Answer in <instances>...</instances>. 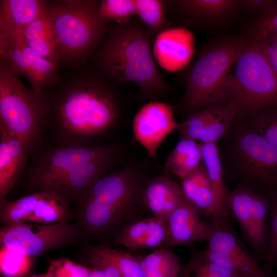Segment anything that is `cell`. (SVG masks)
Returning <instances> with one entry per match:
<instances>
[{"label":"cell","mask_w":277,"mask_h":277,"mask_svg":"<svg viewBox=\"0 0 277 277\" xmlns=\"http://www.w3.org/2000/svg\"><path fill=\"white\" fill-rule=\"evenodd\" d=\"M146 184L127 168L98 179L75 203L72 225L79 242L108 246L128 226L153 216L143 200Z\"/></svg>","instance_id":"6da1fadb"},{"label":"cell","mask_w":277,"mask_h":277,"mask_svg":"<svg viewBox=\"0 0 277 277\" xmlns=\"http://www.w3.org/2000/svg\"><path fill=\"white\" fill-rule=\"evenodd\" d=\"M155 37L134 16L117 23L108 34L96 55L101 71L116 83H132L148 102L166 94L168 83L154 62L152 46Z\"/></svg>","instance_id":"7a4b0ae2"},{"label":"cell","mask_w":277,"mask_h":277,"mask_svg":"<svg viewBox=\"0 0 277 277\" xmlns=\"http://www.w3.org/2000/svg\"><path fill=\"white\" fill-rule=\"evenodd\" d=\"M121 105L115 88L99 77L66 90L56 104L54 128L58 145H92L116 125Z\"/></svg>","instance_id":"3957f363"},{"label":"cell","mask_w":277,"mask_h":277,"mask_svg":"<svg viewBox=\"0 0 277 277\" xmlns=\"http://www.w3.org/2000/svg\"><path fill=\"white\" fill-rule=\"evenodd\" d=\"M217 145L225 177L270 201L277 195V149L243 119L235 118Z\"/></svg>","instance_id":"277c9868"},{"label":"cell","mask_w":277,"mask_h":277,"mask_svg":"<svg viewBox=\"0 0 277 277\" xmlns=\"http://www.w3.org/2000/svg\"><path fill=\"white\" fill-rule=\"evenodd\" d=\"M244 39L243 33L221 36L198 48L195 60L183 71L185 90L175 108L188 113L226 104L225 85Z\"/></svg>","instance_id":"5b68a950"},{"label":"cell","mask_w":277,"mask_h":277,"mask_svg":"<svg viewBox=\"0 0 277 277\" xmlns=\"http://www.w3.org/2000/svg\"><path fill=\"white\" fill-rule=\"evenodd\" d=\"M225 89L226 103L235 107L236 118L277 106V74L254 39L245 36Z\"/></svg>","instance_id":"8992f818"},{"label":"cell","mask_w":277,"mask_h":277,"mask_svg":"<svg viewBox=\"0 0 277 277\" xmlns=\"http://www.w3.org/2000/svg\"><path fill=\"white\" fill-rule=\"evenodd\" d=\"M44 95L26 88L4 62L0 65V129L17 137L28 156L33 154L46 126Z\"/></svg>","instance_id":"52a82bcc"},{"label":"cell","mask_w":277,"mask_h":277,"mask_svg":"<svg viewBox=\"0 0 277 277\" xmlns=\"http://www.w3.org/2000/svg\"><path fill=\"white\" fill-rule=\"evenodd\" d=\"M94 1H63L47 11L60 60H73L93 50L103 39L107 20L98 12Z\"/></svg>","instance_id":"ba28073f"},{"label":"cell","mask_w":277,"mask_h":277,"mask_svg":"<svg viewBox=\"0 0 277 277\" xmlns=\"http://www.w3.org/2000/svg\"><path fill=\"white\" fill-rule=\"evenodd\" d=\"M118 151L111 144L58 145L38 153L26 172L27 187L32 192L47 191L58 180L84 163Z\"/></svg>","instance_id":"9c48e42d"},{"label":"cell","mask_w":277,"mask_h":277,"mask_svg":"<svg viewBox=\"0 0 277 277\" xmlns=\"http://www.w3.org/2000/svg\"><path fill=\"white\" fill-rule=\"evenodd\" d=\"M79 242L69 222L49 224L22 223L3 225L0 247L16 251L32 258L55 248L72 246Z\"/></svg>","instance_id":"30bf717a"},{"label":"cell","mask_w":277,"mask_h":277,"mask_svg":"<svg viewBox=\"0 0 277 277\" xmlns=\"http://www.w3.org/2000/svg\"><path fill=\"white\" fill-rule=\"evenodd\" d=\"M166 11L183 26L212 31L228 25L242 11V0L164 1Z\"/></svg>","instance_id":"8fae6325"},{"label":"cell","mask_w":277,"mask_h":277,"mask_svg":"<svg viewBox=\"0 0 277 277\" xmlns=\"http://www.w3.org/2000/svg\"><path fill=\"white\" fill-rule=\"evenodd\" d=\"M207 242V247L202 251L207 259L239 277H267L259 262L238 237L232 226L212 225Z\"/></svg>","instance_id":"7c38bea8"},{"label":"cell","mask_w":277,"mask_h":277,"mask_svg":"<svg viewBox=\"0 0 277 277\" xmlns=\"http://www.w3.org/2000/svg\"><path fill=\"white\" fill-rule=\"evenodd\" d=\"M175 109L174 106L153 101L144 105L134 117L132 130L135 139L153 158L166 137L176 130Z\"/></svg>","instance_id":"4fadbf2b"},{"label":"cell","mask_w":277,"mask_h":277,"mask_svg":"<svg viewBox=\"0 0 277 277\" xmlns=\"http://www.w3.org/2000/svg\"><path fill=\"white\" fill-rule=\"evenodd\" d=\"M1 61L17 75L27 78L32 90L44 95V89L55 80L57 65L38 55L19 37L0 49Z\"/></svg>","instance_id":"5bb4252c"},{"label":"cell","mask_w":277,"mask_h":277,"mask_svg":"<svg viewBox=\"0 0 277 277\" xmlns=\"http://www.w3.org/2000/svg\"><path fill=\"white\" fill-rule=\"evenodd\" d=\"M236 117L235 107L230 103L191 111L176 130L181 138L201 144L217 143L230 129Z\"/></svg>","instance_id":"9a60e30c"},{"label":"cell","mask_w":277,"mask_h":277,"mask_svg":"<svg viewBox=\"0 0 277 277\" xmlns=\"http://www.w3.org/2000/svg\"><path fill=\"white\" fill-rule=\"evenodd\" d=\"M118 151L81 164L63 175L49 189L69 204L75 203L98 179L114 165Z\"/></svg>","instance_id":"2e32d148"},{"label":"cell","mask_w":277,"mask_h":277,"mask_svg":"<svg viewBox=\"0 0 277 277\" xmlns=\"http://www.w3.org/2000/svg\"><path fill=\"white\" fill-rule=\"evenodd\" d=\"M200 217L185 199L166 220L167 236L162 247L168 249L180 245L191 247L195 242L207 241L212 225L206 224Z\"/></svg>","instance_id":"e0dca14e"},{"label":"cell","mask_w":277,"mask_h":277,"mask_svg":"<svg viewBox=\"0 0 277 277\" xmlns=\"http://www.w3.org/2000/svg\"><path fill=\"white\" fill-rule=\"evenodd\" d=\"M203 162L209 176L212 203L209 216L214 227L232 226V213L228 206L229 190L225 180L217 143L202 144Z\"/></svg>","instance_id":"ac0fdd59"},{"label":"cell","mask_w":277,"mask_h":277,"mask_svg":"<svg viewBox=\"0 0 277 277\" xmlns=\"http://www.w3.org/2000/svg\"><path fill=\"white\" fill-rule=\"evenodd\" d=\"M47 4L38 0H3L0 2V49L22 36L25 27Z\"/></svg>","instance_id":"d6986e66"},{"label":"cell","mask_w":277,"mask_h":277,"mask_svg":"<svg viewBox=\"0 0 277 277\" xmlns=\"http://www.w3.org/2000/svg\"><path fill=\"white\" fill-rule=\"evenodd\" d=\"M0 200L5 199L26 171L28 155L19 138L0 129Z\"/></svg>","instance_id":"ffe728a7"},{"label":"cell","mask_w":277,"mask_h":277,"mask_svg":"<svg viewBox=\"0 0 277 277\" xmlns=\"http://www.w3.org/2000/svg\"><path fill=\"white\" fill-rule=\"evenodd\" d=\"M167 233L166 221L153 215L128 226L114 240L113 244L132 251L160 248L166 240Z\"/></svg>","instance_id":"44dd1931"},{"label":"cell","mask_w":277,"mask_h":277,"mask_svg":"<svg viewBox=\"0 0 277 277\" xmlns=\"http://www.w3.org/2000/svg\"><path fill=\"white\" fill-rule=\"evenodd\" d=\"M143 197L152 214L166 221L185 199L181 188L166 176L147 182L143 190Z\"/></svg>","instance_id":"7402d4cb"},{"label":"cell","mask_w":277,"mask_h":277,"mask_svg":"<svg viewBox=\"0 0 277 277\" xmlns=\"http://www.w3.org/2000/svg\"><path fill=\"white\" fill-rule=\"evenodd\" d=\"M21 37L36 54L57 65L60 55L48 18L47 5L41 13L25 27Z\"/></svg>","instance_id":"603a6c76"},{"label":"cell","mask_w":277,"mask_h":277,"mask_svg":"<svg viewBox=\"0 0 277 277\" xmlns=\"http://www.w3.org/2000/svg\"><path fill=\"white\" fill-rule=\"evenodd\" d=\"M181 180V189L186 200L200 216H209L213 198L209 176L203 162Z\"/></svg>","instance_id":"cb8c5ba5"},{"label":"cell","mask_w":277,"mask_h":277,"mask_svg":"<svg viewBox=\"0 0 277 277\" xmlns=\"http://www.w3.org/2000/svg\"><path fill=\"white\" fill-rule=\"evenodd\" d=\"M85 263L99 261L114 266L123 277H142L137 257L129 252L114 249L101 245L84 246L80 253Z\"/></svg>","instance_id":"d4e9b609"},{"label":"cell","mask_w":277,"mask_h":277,"mask_svg":"<svg viewBox=\"0 0 277 277\" xmlns=\"http://www.w3.org/2000/svg\"><path fill=\"white\" fill-rule=\"evenodd\" d=\"M203 162L202 144L181 138L169 153L164 165L167 173L182 179L194 170Z\"/></svg>","instance_id":"484cf974"},{"label":"cell","mask_w":277,"mask_h":277,"mask_svg":"<svg viewBox=\"0 0 277 277\" xmlns=\"http://www.w3.org/2000/svg\"><path fill=\"white\" fill-rule=\"evenodd\" d=\"M181 31L180 29H169L155 38L152 48L154 58L167 71L176 70L183 58L187 56V48L180 39Z\"/></svg>","instance_id":"4316f807"},{"label":"cell","mask_w":277,"mask_h":277,"mask_svg":"<svg viewBox=\"0 0 277 277\" xmlns=\"http://www.w3.org/2000/svg\"><path fill=\"white\" fill-rule=\"evenodd\" d=\"M254 190L244 185H236L229 190L228 206L239 222L241 234L250 246L254 247V233L252 222L251 203Z\"/></svg>","instance_id":"83f0119b"},{"label":"cell","mask_w":277,"mask_h":277,"mask_svg":"<svg viewBox=\"0 0 277 277\" xmlns=\"http://www.w3.org/2000/svg\"><path fill=\"white\" fill-rule=\"evenodd\" d=\"M69 205L54 193L41 191V197L28 222L40 224L69 222L74 217Z\"/></svg>","instance_id":"f1b7e54d"},{"label":"cell","mask_w":277,"mask_h":277,"mask_svg":"<svg viewBox=\"0 0 277 277\" xmlns=\"http://www.w3.org/2000/svg\"><path fill=\"white\" fill-rule=\"evenodd\" d=\"M142 277H178L181 265L170 249L161 247L137 257Z\"/></svg>","instance_id":"f546056e"},{"label":"cell","mask_w":277,"mask_h":277,"mask_svg":"<svg viewBox=\"0 0 277 277\" xmlns=\"http://www.w3.org/2000/svg\"><path fill=\"white\" fill-rule=\"evenodd\" d=\"M270 206L271 201L268 197L254 190L251 215L255 243L252 252L256 260L264 251L267 242Z\"/></svg>","instance_id":"4dcf8cb0"},{"label":"cell","mask_w":277,"mask_h":277,"mask_svg":"<svg viewBox=\"0 0 277 277\" xmlns=\"http://www.w3.org/2000/svg\"><path fill=\"white\" fill-rule=\"evenodd\" d=\"M166 12L164 1L135 0L134 16L155 38L170 29L171 22L167 18Z\"/></svg>","instance_id":"1f68e13d"},{"label":"cell","mask_w":277,"mask_h":277,"mask_svg":"<svg viewBox=\"0 0 277 277\" xmlns=\"http://www.w3.org/2000/svg\"><path fill=\"white\" fill-rule=\"evenodd\" d=\"M41 195V191H36L15 201L0 200L1 223L8 225L28 222Z\"/></svg>","instance_id":"d6a6232c"},{"label":"cell","mask_w":277,"mask_h":277,"mask_svg":"<svg viewBox=\"0 0 277 277\" xmlns=\"http://www.w3.org/2000/svg\"><path fill=\"white\" fill-rule=\"evenodd\" d=\"M178 277H239L236 273L207 259L202 250L191 248L188 261L181 265Z\"/></svg>","instance_id":"836d02e7"},{"label":"cell","mask_w":277,"mask_h":277,"mask_svg":"<svg viewBox=\"0 0 277 277\" xmlns=\"http://www.w3.org/2000/svg\"><path fill=\"white\" fill-rule=\"evenodd\" d=\"M242 119L277 149V106L263 109Z\"/></svg>","instance_id":"e575fe53"},{"label":"cell","mask_w":277,"mask_h":277,"mask_svg":"<svg viewBox=\"0 0 277 277\" xmlns=\"http://www.w3.org/2000/svg\"><path fill=\"white\" fill-rule=\"evenodd\" d=\"M34 259L16 251L1 248V273L5 277L23 276L31 270Z\"/></svg>","instance_id":"d590c367"},{"label":"cell","mask_w":277,"mask_h":277,"mask_svg":"<svg viewBox=\"0 0 277 277\" xmlns=\"http://www.w3.org/2000/svg\"><path fill=\"white\" fill-rule=\"evenodd\" d=\"M263 263L262 268L269 273L277 268V195L271 200L269 228L267 242L264 251L257 259Z\"/></svg>","instance_id":"8d00e7d4"},{"label":"cell","mask_w":277,"mask_h":277,"mask_svg":"<svg viewBox=\"0 0 277 277\" xmlns=\"http://www.w3.org/2000/svg\"><path fill=\"white\" fill-rule=\"evenodd\" d=\"M135 6V0H102L99 2L98 12L107 20L123 23L134 16Z\"/></svg>","instance_id":"74e56055"},{"label":"cell","mask_w":277,"mask_h":277,"mask_svg":"<svg viewBox=\"0 0 277 277\" xmlns=\"http://www.w3.org/2000/svg\"><path fill=\"white\" fill-rule=\"evenodd\" d=\"M47 277H89L90 268L72 261L60 258L50 262Z\"/></svg>","instance_id":"f35d334b"},{"label":"cell","mask_w":277,"mask_h":277,"mask_svg":"<svg viewBox=\"0 0 277 277\" xmlns=\"http://www.w3.org/2000/svg\"><path fill=\"white\" fill-rule=\"evenodd\" d=\"M247 37L256 42L269 64L277 74V32H268Z\"/></svg>","instance_id":"ab89813d"},{"label":"cell","mask_w":277,"mask_h":277,"mask_svg":"<svg viewBox=\"0 0 277 277\" xmlns=\"http://www.w3.org/2000/svg\"><path fill=\"white\" fill-rule=\"evenodd\" d=\"M272 31L277 32V8L263 16L250 21L246 25L243 33L250 37Z\"/></svg>","instance_id":"60d3db41"},{"label":"cell","mask_w":277,"mask_h":277,"mask_svg":"<svg viewBox=\"0 0 277 277\" xmlns=\"http://www.w3.org/2000/svg\"><path fill=\"white\" fill-rule=\"evenodd\" d=\"M276 8L277 0H242V11L251 14V20L263 16Z\"/></svg>","instance_id":"b9f144b4"},{"label":"cell","mask_w":277,"mask_h":277,"mask_svg":"<svg viewBox=\"0 0 277 277\" xmlns=\"http://www.w3.org/2000/svg\"><path fill=\"white\" fill-rule=\"evenodd\" d=\"M86 264L88 267L101 269L108 277H123L118 270L111 264L99 261H91Z\"/></svg>","instance_id":"7bdbcfd3"},{"label":"cell","mask_w":277,"mask_h":277,"mask_svg":"<svg viewBox=\"0 0 277 277\" xmlns=\"http://www.w3.org/2000/svg\"><path fill=\"white\" fill-rule=\"evenodd\" d=\"M30 277H47L46 274H43V275H33Z\"/></svg>","instance_id":"ee69618b"},{"label":"cell","mask_w":277,"mask_h":277,"mask_svg":"<svg viewBox=\"0 0 277 277\" xmlns=\"http://www.w3.org/2000/svg\"><path fill=\"white\" fill-rule=\"evenodd\" d=\"M267 277H277L276 275L268 274Z\"/></svg>","instance_id":"f6af8a7d"}]
</instances>
